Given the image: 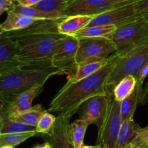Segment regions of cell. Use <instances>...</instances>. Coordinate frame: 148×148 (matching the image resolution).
<instances>
[{
	"instance_id": "6da1fadb",
	"label": "cell",
	"mask_w": 148,
	"mask_h": 148,
	"mask_svg": "<svg viewBox=\"0 0 148 148\" xmlns=\"http://www.w3.org/2000/svg\"><path fill=\"white\" fill-rule=\"evenodd\" d=\"M117 59L118 55L115 53L103 67L90 76L77 82L67 81L53 97L47 111L70 119L87 100L98 95H108L107 81Z\"/></svg>"
},
{
	"instance_id": "7a4b0ae2",
	"label": "cell",
	"mask_w": 148,
	"mask_h": 148,
	"mask_svg": "<svg viewBox=\"0 0 148 148\" xmlns=\"http://www.w3.org/2000/svg\"><path fill=\"white\" fill-rule=\"evenodd\" d=\"M65 36L60 33H55L29 36L15 40L21 67L23 69L51 67L52 56L55 49Z\"/></svg>"
},
{
	"instance_id": "3957f363",
	"label": "cell",
	"mask_w": 148,
	"mask_h": 148,
	"mask_svg": "<svg viewBox=\"0 0 148 148\" xmlns=\"http://www.w3.org/2000/svg\"><path fill=\"white\" fill-rule=\"evenodd\" d=\"M64 75L60 69L51 66L46 69H22L0 76V102L8 103L17 95L34 87L44 85L56 75Z\"/></svg>"
},
{
	"instance_id": "277c9868",
	"label": "cell",
	"mask_w": 148,
	"mask_h": 148,
	"mask_svg": "<svg viewBox=\"0 0 148 148\" xmlns=\"http://www.w3.org/2000/svg\"><path fill=\"white\" fill-rule=\"evenodd\" d=\"M148 63V42L131 51L124 56L118 55L116 63L110 74L106 87L108 92L112 93L114 87L130 75L137 79L139 73Z\"/></svg>"
},
{
	"instance_id": "5b68a950",
	"label": "cell",
	"mask_w": 148,
	"mask_h": 148,
	"mask_svg": "<svg viewBox=\"0 0 148 148\" xmlns=\"http://www.w3.org/2000/svg\"><path fill=\"white\" fill-rule=\"evenodd\" d=\"M108 39L114 43L116 54L124 56L148 42V21L140 19L120 27Z\"/></svg>"
},
{
	"instance_id": "8992f818",
	"label": "cell",
	"mask_w": 148,
	"mask_h": 148,
	"mask_svg": "<svg viewBox=\"0 0 148 148\" xmlns=\"http://www.w3.org/2000/svg\"><path fill=\"white\" fill-rule=\"evenodd\" d=\"M121 124V102L117 101L111 93L106 116L98 131V145L102 148H116Z\"/></svg>"
},
{
	"instance_id": "52a82bcc",
	"label": "cell",
	"mask_w": 148,
	"mask_h": 148,
	"mask_svg": "<svg viewBox=\"0 0 148 148\" xmlns=\"http://www.w3.org/2000/svg\"><path fill=\"white\" fill-rule=\"evenodd\" d=\"M79 39L75 36H66L55 49L51 59L52 66L60 69L69 77L75 74L77 67V54Z\"/></svg>"
},
{
	"instance_id": "ba28073f",
	"label": "cell",
	"mask_w": 148,
	"mask_h": 148,
	"mask_svg": "<svg viewBox=\"0 0 148 148\" xmlns=\"http://www.w3.org/2000/svg\"><path fill=\"white\" fill-rule=\"evenodd\" d=\"M137 0H72L64 11L66 16H96L136 2Z\"/></svg>"
},
{
	"instance_id": "9c48e42d",
	"label": "cell",
	"mask_w": 148,
	"mask_h": 148,
	"mask_svg": "<svg viewBox=\"0 0 148 148\" xmlns=\"http://www.w3.org/2000/svg\"><path fill=\"white\" fill-rule=\"evenodd\" d=\"M143 19L136 2L122 6L103 14L94 16L87 27L94 25H114L117 28Z\"/></svg>"
},
{
	"instance_id": "30bf717a",
	"label": "cell",
	"mask_w": 148,
	"mask_h": 148,
	"mask_svg": "<svg viewBox=\"0 0 148 148\" xmlns=\"http://www.w3.org/2000/svg\"><path fill=\"white\" fill-rule=\"evenodd\" d=\"M116 53V51L113 42L106 38H79L77 63L78 64L91 58L108 59Z\"/></svg>"
},
{
	"instance_id": "8fae6325",
	"label": "cell",
	"mask_w": 148,
	"mask_h": 148,
	"mask_svg": "<svg viewBox=\"0 0 148 148\" xmlns=\"http://www.w3.org/2000/svg\"><path fill=\"white\" fill-rule=\"evenodd\" d=\"M111 94L92 97L84 102L77 112L79 119L86 121L89 125L95 124L99 131L108 112Z\"/></svg>"
},
{
	"instance_id": "7c38bea8",
	"label": "cell",
	"mask_w": 148,
	"mask_h": 148,
	"mask_svg": "<svg viewBox=\"0 0 148 148\" xmlns=\"http://www.w3.org/2000/svg\"><path fill=\"white\" fill-rule=\"evenodd\" d=\"M22 69L17 43L4 33L0 32V76Z\"/></svg>"
},
{
	"instance_id": "4fadbf2b",
	"label": "cell",
	"mask_w": 148,
	"mask_h": 148,
	"mask_svg": "<svg viewBox=\"0 0 148 148\" xmlns=\"http://www.w3.org/2000/svg\"><path fill=\"white\" fill-rule=\"evenodd\" d=\"M44 85L34 87L23 93L17 95L15 98L8 103H0V111L6 114L8 117L30 109L32 107L33 101L43 90Z\"/></svg>"
},
{
	"instance_id": "5bb4252c",
	"label": "cell",
	"mask_w": 148,
	"mask_h": 148,
	"mask_svg": "<svg viewBox=\"0 0 148 148\" xmlns=\"http://www.w3.org/2000/svg\"><path fill=\"white\" fill-rule=\"evenodd\" d=\"M69 119L62 116H56V122L51 131L41 137L53 148H75L69 135Z\"/></svg>"
},
{
	"instance_id": "9a60e30c",
	"label": "cell",
	"mask_w": 148,
	"mask_h": 148,
	"mask_svg": "<svg viewBox=\"0 0 148 148\" xmlns=\"http://www.w3.org/2000/svg\"><path fill=\"white\" fill-rule=\"evenodd\" d=\"M60 21L61 20H38L23 30L4 33L10 38L14 40L21 38L29 37V36L59 33L58 27Z\"/></svg>"
},
{
	"instance_id": "2e32d148",
	"label": "cell",
	"mask_w": 148,
	"mask_h": 148,
	"mask_svg": "<svg viewBox=\"0 0 148 148\" xmlns=\"http://www.w3.org/2000/svg\"><path fill=\"white\" fill-rule=\"evenodd\" d=\"M92 17V16L87 15L67 16L59 22V33L64 36H75L78 32L89 25Z\"/></svg>"
},
{
	"instance_id": "e0dca14e",
	"label": "cell",
	"mask_w": 148,
	"mask_h": 148,
	"mask_svg": "<svg viewBox=\"0 0 148 148\" xmlns=\"http://www.w3.org/2000/svg\"><path fill=\"white\" fill-rule=\"evenodd\" d=\"M109 58H91L78 64L76 72L73 76L69 77L68 81L71 82H77L83 78L90 76L103 67L108 63Z\"/></svg>"
},
{
	"instance_id": "ac0fdd59",
	"label": "cell",
	"mask_w": 148,
	"mask_h": 148,
	"mask_svg": "<svg viewBox=\"0 0 148 148\" xmlns=\"http://www.w3.org/2000/svg\"><path fill=\"white\" fill-rule=\"evenodd\" d=\"M37 21L38 20L18 14L11 10L7 12V18L0 25V32L8 33L23 30Z\"/></svg>"
},
{
	"instance_id": "d6986e66",
	"label": "cell",
	"mask_w": 148,
	"mask_h": 148,
	"mask_svg": "<svg viewBox=\"0 0 148 148\" xmlns=\"http://www.w3.org/2000/svg\"><path fill=\"white\" fill-rule=\"evenodd\" d=\"M13 12L38 20H62L67 16L58 12H44L34 7H24L16 3Z\"/></svg>"
},
{
	"instance_id": "ffe728a7",
	"label": "cell",
	"mask_w": 148,
	"mask_h": 148,
	"mask_svg": "<svg viewBox=\"0 0 148 148\" xmlns=\"http://www.w3.org/2000/svg\"><path fill=\"white\" fill-rule=\"evenodd\" d=\"M143 88L137 85L134 92L121 102V115L122 122L134 119L137 105L140 103Z\"/></svg>"
},
{
	"instance_id": "44dd1931",
	"label": "cell",
	"mask_w": 148,
	"mask_h": 148,
	"mask_svg": "<svg viewBox=\"0 0 148 148\" xmlns=\"http://www.w3.org/2000/svg\"><path fill=\"white\" fill-rule=\"evenodd\" d=\"M47 111L40 104H37L32 106L30 109L17 114L13 116L9 117L11 121L21 123L25 125L36 127L40 117Z\"/></svg>"
},
{
	"instance_id": "7402d4cb",
	"label": "cell",
	"mask_w": 148,
	"mask_h": 148,
	"mask_svg": "<svg viewBox=\"0 0 148 148\" xmlns=\"http://www.w3.org/2000/svg\"><path fill=\"white\" fill-rule=\"evenodd\" d=\"M141 127L134 119L122 122L118 136L116 148H127L132 143Z\"/></svg>"
},
{
	"instance_id": "603a6c76",
	"label": "cell",
	"mask_w": 148,
	"mask_h": 148,
	"mask_svg": "<svg viewBox=\"0 0 148 148\" xmlns=\"http://www.w3.org/2000/svg\"><path fill=\"white\" fill-rule=\"evenodd\" d=\"M137 85V79L134 76L130 75L123 78L113 90L114 98L119 102H121L134 92Z\"/></svg>"
},
{
	"instance_id": "cb8c5ba5",
	"label": "cell",
	"mask_w": 148,
	"mask_h": 148,
	"mask_svg": "<svg viewBox=\"0 0 148 148\" xmlns=\"http://www.w3.org/2000/svg\"><path fill=\"white\" fill-rule=\"evenodd\" d=\"M117 29L114 25H94L86 27L78 32L75 37L77 38H109Z\"/></svg>"
},
{
	"instance_id": "d4e9b609",
	"label": "cell",
	"mask_w": 148,
	"mask_h": 148,
	"mask_svg": "<svg viewBox=\"0 0 148 148\" xmlns=\"http://www.w3.org/2000/svg\"><path fill=\"white\" fill-rule=\"evenodd\" d=\"M36 131V127L11 121L6 114L0 111V134Z\"/></svg>"
},
{
	"instance_id": "484cf974",
	"label": "cell",
	"mask_w": 148,
	"mask_h": 148,
	"mask_svg": "<svg viewBox=\"0 0 148 148\" xmlns=\"http://www.w3.org/2000/svg\"><path fill=\"white\" fill-rule=\"evenodd\" d=\"M89 124L82 119L75 120L69 126V135L75 148H80L84 145V138Z\"/></svg>"
},
{
	"instance_id": "4316f807",
	"label": "cell",
	"mask_w": 148,
	"mask_h": 148,
	"mask_svg": "<svg viewBox=\"0 0 148 148\" xmlns=\"http://www.w3.org/2000/svg\"><path fill=\"white\" fill-rule=\"evenodd\" d=\"M38 134L36 131L0 134V147H6V146L14 147L25 140Z\"/></svg>"
},
{
	"instance_id": "83f0119b",
	"label": "cell",
	"mask_w": 148,
	"mask_h": 148,
	"mask_svg": "<svg viewBox=\"0 0 148 148\" xmlns=\"http://www.w3.org/2000/svg\"><path fill=\"white\" fill-rule=\"evenodd\" d=\"M72 0H42L33 7L44 12L63 13Z\"/></svg>"
},
{
	"instance_id": "f1b7e54d",
	"label": "cell",
	"mask_w": 148,
	"mask_h": 148,
	"mask_svg": "<svg viewBox=\"0 0 148 148\" xmlns=\"http://www.w3.org/2000/svg\"><path fill=\"white\" fill-rule=\"evenodd\" d=\"M56 117L49 111H46L39 120L36 126V132L39 134H49L54 126Z\"/></svg>"
},
{
	"instance_id": "f546056e",
	"label": "cell",
	"mask_w": 148,
	"mask_h": 148,
	"mask_svg": "<svg viewBox=\"0 0 148 148\" xmlns=\"http://www.w3.org/2000/svg\"><path fill=\"white\" fill-rule=\"evenodd\" d=\"M136 6L142 17L148 21V0H137Z\"/></svg>"
},
{
	"instance_id": "4dcf8cb0",
	"label": "cell",
	"mask_w": 148,
	"mask_h": 148,
	"mask_svg": "<svg viewBox=\"0 0 148 148\" xmlns=\"http://www.w3.org/2000/svg\"><path fill=\"white\" fill-rule=\"evenodd\" d=\"M14 0H0V14L13 10L16 3Z\"/></svg>"
},
{
	"instance_id": "1f68e13d",
	"label": "cell",
	"mask_w": 148,
	"mask_h": 148,
	"mask_svg": "<svg viewBox=\"0 0 148 148\" xmlns=\"http://www.w3.org/2000/svg\"><path fill=\"white\" fill-rule=\"evenodd\" d=\"M17 4L24 7H33L42 0H14Z\"/></svg>"
},
{
	"instance_id": "d6a6232c",
	"label": "cell",
	"mask_w": 148,
	"mask_h": 148,
	"mask_svg": "<svg viewBox=\"0 0 148 148\" xmlns=\"http://www.w3.org/2000/svg\"><path fill=\"white\" fill-rule=\"evenodd\" d=\"M148 103V80L147 83L144 85L143 94H142L141 99H140V104L146 105Z\"/></svg>"
},
{
	"instance_id": "836d02e7",
	"label": "cell",
	"mask_w": 148,
	"mask_h": 148,
	"mask_svg": "<svg viewBox=\"0 0 148 148\" xmlns=\"http://www.w3.org/2000/svg\"><path fill=\"white\" fill-rule=\"evenodd\" d=\"M33 148H53L52 146L49 144L48 142H46L43 145H38L34 146Z\"/></svg>"
},
{
	"instance_id": "e575fe53",
	"label": "cell",
	"mask_w": 148,
	"mask_h": 148,
	"mask_svg": "<svg viewBox=\"0 0 148 148\" xmlns=\"http://www.w3.org/2000/svg\"><path fill=\"white\" fill-rule=\"evenodd\" d=\"M88 148H102L101 145H89Z\"/></svg>"
},
{
	"instance_id": "d590c367",
	"label": "cell",
	"mask_w": 148,
	"mask_h": 148,
	"mask_svg": "<svg viewBox=\"0 0 148 148\" xmlns=\"http://www.w3.org/2000/svg\"><path fill=\"white\" fill-rule=\"evenodd\" d=\"M137 148H148V143H145V144L143 145L140 146V147H137Z\"/></svg>"
},
{
	"instance_id": "8d00e7d4",
	"label": "cell",
	"mask_w": 148,
	"mask_h": 148,
	"mask_svg": "<svg viewBox=\"0 0 148 148\" xmlns=\"http://www.w3.org/2000/svg\"><path fill=\"white\" fill-rule=\"evenodd\" d=\"M1 148H14L13 147H10V146H6V147H3Z\"/></svg>"
},
{
	"instance_id": "74e56055",
	"label": "cell",
	"mask_w": 148,
	"mask_h": 148,
	"mask_svg": "<svg viewBox=\"0 0 148 148\" xmlns=\"http://www.w3.org/2000/svg\"><path fill=\"white\" fill-rule=\"evenodd\" d=\"M80 148H88V145H83L82 147H81Z\"/></svg>"
}]
</instances>
